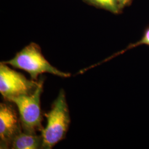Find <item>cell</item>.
<instances>
[{
  "instance_id": "7a4b0ae2",
  "label": "cell",
  "mask_w": 149,
  "mask_h": 149,
  "mask_svg": "<svg viewBox=\"0 0 149 149\" xmlns=\"http://www.w3.org/2000/svg\"><path fill=\"white\" fill-rule=\"evenodd\" d=\"M15 68L23 70L30 74L32 80L38 81L39 74L49 73L61 77H69L71 74L60 71L45 58L41 48L35 43H30L12 59L2 61Z\"/></svg>"
},
{
  "instance_id": "8992f818",
  "label": "cell",
  "mask_w": 149,
  "mask_h": 149,
  "mask_svg": "<svg viewBox=\"0 0 149 149\" xmlns=\"http://www.w3.org/2000/svg\"><path fill=\"white\" fill-rule=\"evenodd\" d=\"M43 138L40 135L21 132L12 141V149H42Z\"/></svg>"
},
{
  "instance_id": "9c48e42d",
  "label": "cell",
  "mask_w": 149,
  "mask_h": 149,
  "mask_svg": "<svg viewBox=\"0 0 149 149\" xmlns=\"http://www.w3.org/2000/svg\"><path fill=\"white\" fill-rule=\"evenodd\" d=\"M131 0H118V2L119 3V5L120 6V7L121 9H122L124 7L127 5L128 3L130 2Z\"/></svg>"
},
{
  "instance_id": "6da1fadb",
  "label": "cell",
  "mask_w": 149,
  "mask_h": 149,
  "mask_svg": "<svg viewBox=\"0 0 149 149\" xmlns=\"http://www.w3.org/2000/svg\"><path fill=\"white\" fill-rule=\"evenodd\" d=\"M46 117L47 125L41 131L42 149H51L65 139L69 128L71 119L64 90L60 91Z\"/></svg>"
},
{
  "instance_id": "52a82bcc",
  "label": "cell",
  "mask_w": 149,
  "mask_h": 149,
  "mask_svg": "<svg viewBox=\"0 0 149 149\" xmlns=\"http://www.w3.org/2000/svg\"><path fill=\"white\" fill-rule=\"evenodd\" d=\"M91 4L118 13L121 10L118 0H86Z\"/></svg>"
},
{
  "instance_id": "277c9868",
  "label": "cell",
  "mask_w": 149,
  "mask_h": 149,
  "mask_svg": "<svg viewBox=\"0 0 149 149\" xmlns=\"http://www.w3.org/2000/svg\"><path fill=\"white\" fill-rule=\"evenodd\" d=\"M39 80L27 79L23 74L12 69L7 64L0 63V92L7 101L18 96L33 93L37 88Z\"/></svg>"
},
{
  "instance_id": "3957f363",
  "label": "cell",
  "mask_w": 149,
  "mask_h": 149,
  "mask_svg": "<svg viewBox=\"0 0 149 149\" xmlns=\"http://www.w3.org/2000/svg\"><path fill=\"white\" fill-rule=\"evenodd\" d=\"M44 79L39 80L37 88L33 93L18 96L10 101L16 104L19 114L23 131L29 134H37L43 129V116L40 109V97L43 92Z\"/></svg>"
},
{
  "instance_id": "ba28073f",
  "label": "cell",
  "mask_w": 149,
  "mask_h": 149,
  "mask_svg": "<svg viewBox=\"0 0 149 149\" xmlns=\"http://www.w3.org/2000/svg\"><path fill=\"white\" fill-rule=\"evenodd\" d=\"M141 45H146L149 47V27H148L143 33V35L142 36L141 38L138 40V42H136V43H133V44H130V45H129L127 48H125V49L123 50L122 51L118 52L117 54H114L113 56L109 57L108 58V60H111L113 59V58L119 55L125 53V52L128 51L129 50H131L132 49H133L134 48H136L139 46Z\"/></svg>"
},
{
  "instance_id": "5b68a950",
  "label": "cell",
  "mask_w": 149,
  "mask_h": 149,
  "mask_svg": "<svg viewBox=\"0 0 149 149\" xmlns=\"http://www.w3.org/2000/svg\"><path fill=\"white\" fill-rule=\"evenodd\" d=\"M23 131L20 118L9 103L0 104V147L10 149L14 138Z\"/></svg>"
}]
</instances>
